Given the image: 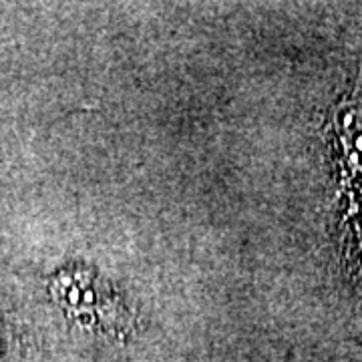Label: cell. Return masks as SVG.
<instances>
[{"mask_svg": "<svg viewBox=\"0 0 362 362\" xmlns=\"http://www.w3.org/2000/svg\"><path fill=\"white\" fill-rule=\"evenodd\" d=\"M51 294L66 316L93 332L121 338L131 332L133 316L111 286L87 270L61 272L51 284Z\"/></svg>", "mask_w": 362, "mask_h": 362, "instance_id": "1", "label": "cell"}]
</instances>
